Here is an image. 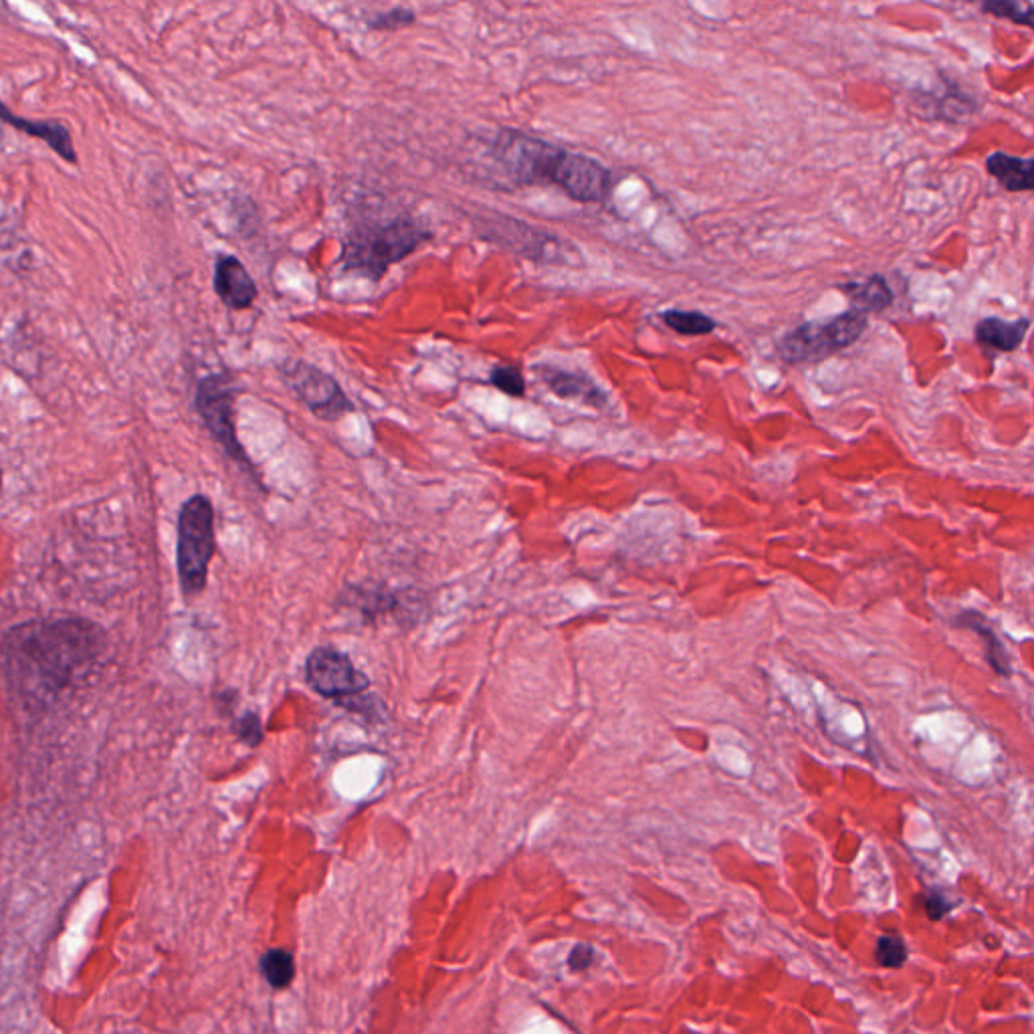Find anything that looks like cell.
<instances>
[{
  "mask_svg": "<svg viewBox=\"0 0 1034 1034\" xmlns=\"http://www.w3.org/2000/svg\"><path fill=\"white\" fill-rule=\"evenodd\" d=\"M108 646L90 618L61 617L14 625L0 641V675L27 712H45L87 671Z\"/></svg>",
  "mask_w": 1034,
  "mask_h": 1034,
  "instance_id": "1",
  "label": "cell"
},
{
  "mask_svg": "<svg viewBox=\"0 0 1034 1034\" xmlns=\"http://www.w3.org/2000/svg\"><path fill=\"white\" fill-rule=\"evenodd\" d=\"M430 237V230L411 216L360 225L346 237L342 263L346 271L380 282L394 263L413 255Z\"/></svg>",
  "mask_w": 1034,
  "mask_h": 1034,
  "instance_id": "2",
  "label": "cell"
},
{
  "mask_svg": "<svg viewBox=\"0 0 1034 1034\" xmlns=\"http://www.w3.org/2000/svg\"><path fill=\"white\" fill-rule=\"evenodd\" d=\"M215 550V508L211 499L197 494L182 503L178 513L176 570L185 596H199L206 589Z\"/></svg>",
  "mask_w": 1034,
  "mask_h": 1034,
  "instance_id": "3",
  "label": "cell"
},
{
  "mask_svg": "<svg viewBox=\"0 0 1034 1034\" xmlns=\"http://www.w3.org/2000/svg\"><path fill=\"white\" fill-rule=\"evenodd\" d=\"M869 318L848 309L827 323L808 322L780 337L776 352L786 364L815 363L857 344L867 332Z\"/></svg>",
  "mask_w": 1034,
  "mask_h": 1034,
  "instance_id": "4",
  "label": "cell"
},
{
  "mask_svg": "<svg viewBox=\"0 0 1034 1034\" xmlns=\"http://www.w3.org/2000/svg\"><path fill=\"white\" fill-rule=\"evenodd\" d=\"M235 394L237 389L229 375H209L197 387L194 404L201 415L204 427L213 435L216 443L225 449L237 465L253 475V463L247 457L235 427Z\"/></svg>",
  "mask_w": 1034,
  "mask_h": 1034,
  "instance_id": "5",
  "label": "cell"
},
{
  "mask_svg": "<svg viewBox=\"0 0 1034 1034\" xmlns=\"http://www.w3.org/2000/svg\"><path fill=\"white\" fill-rule=\"evenodd\" d=\"M544 173V182L564 190L570 199L582 204L605 202L613 189V175L605 164L591 156L558 146Z\"/></svg>",
  "mask_w": 1034,
  "mask_h": 1034,
  "instance_id": "6",
  "label": "cell"
},
{
  "mask_svg": "<svg viewBox=\"0 0 1034 1034\" xmlns=\"http://www.w3.org/2000/svg\"><path fill=\"white\" fill-rule=\"evenodd\" d=\"M306 677L316 693L336 701L356 698L370 686L368 677L354 667L352 658L332 646H320L309 655Z\"/></svg>",
  "mask_w": 1034,
  "mask_h": 1034,
  "instance_id": "7",
  "label": "cell"
},
{
  "mask_svg": "<svg viewBox=\"0 0 1034 1034\" xmlns=\"http://www.w3.org/2000/svg\"><path fill=\"white\" fill-rule=\"evenodd\" d=\"M283 377L316 417L337 420L354 408L336 378L311 364L294 363L283 370Z\"/></svg>",
  "mask_w": 1034,
  "mask_h": 1034,
  "instance_id": "8",
  "label": "cell"
},
{
  "mask_svg": "<svg viewBox=\"0 0 1034 1034\" xmlns=\"http://www.w3.org/2000/svg\"><path fill=\"white\" fill-rule=\"evenodd\" d=\"M213 287L218 299L230 309H249L255 304L257 283L237 257L221 255L215 263Z\"/></svg>",
  "mask_w": 1034,
  "mask_h": 1034,
  "instance_id": "9",
  "label": "cell"
},
{
  "mask_svg": "<svg viewBox=\"0 0 1034 1034\" xmlns=\"http://www.w3.org/2000/svg\"><path fill=\"white\" fill-rule=\"evenodd\" d=\"M0 121L13 126L14 130L21 132V134L45 142L59 158H63L69 164H78V161H80L78 150L73 146V138L69 132V126L63 121L28 120V118L13 114L11 109L7 108L4 102H0Z\"/></svg>",
  "mask_w": 1034,
  "mask_h": 1034,
  "instance_id": "10",
  "label": "cell"
},
{
  "mask_svg": "<svg viewBox=\"0 0 1034 1034\" xmlns=\"http://www.w3.org/2000/svg\"><path fill=\"white\" fill-rule=\"evenodd\" d=\"M537 370L546 387L564 401H578L592 408H605L608 404V394L586 375L570 372L556 366H542Z\"/></svg>",
  "mask_w": 1034,
  "mask_h": 1034,
  "instance_id": "11",
  "label": "cell"
},
{
  "mask_svg": "<svg viewBox=\"0 0 1034 1034\" xmlns=\"http://www.w3.org/2000/svg\"><path fill=\"white\" fill-rule=\"evenodd\" d=\"M1033 158H1019L1005 152H995L986 158L988 175L1008 192H1031L1034 189Z\"/></svg>",
  "mask_w": 1034,
  "mask_h": 1034,
  "instance_id": "12",
  "label": "cell"
},
{
  "mask_svg": "<svg viewBox=\"0 0 1034 1034\" xmlns=\"http://www.w3.org/2000/svg\"><path fill=\"white\" fill-rule=\"evenodd\" d=\"M841 294L851 299L860 313H881L893 304V292L883 275H869L863 282H848L839 285Z\"/></svg>",
  "mask_w": 1034,
  "mask_h": 1034,
  "instance_id": "13",
  "label": "cell"
},
{
  "mask_svg": "<svg viewBox=\"0 0 1034 1034\" xmlns=\"http://www.w3.org/2000/svg\"><path fill=\"white\" fill-rule=\"evenodd\" d=\"M1031 330V320L1021 318V320H1002V318H986L976 325V340L982 346L996 349V352H1014L1021 348L1022 340L1026 337Z\"/></svg>",
  "mask_w": 1034,
  "mask_h": 1034,
  "instance_id": "14",
  "label": "cell"
},
{
  "mask_svg": "<svg viewBox=\"0 0 1034 1034\" xmlns=\"http://www.w3.org/2000/svg\"><path fill=\"white\" fill-rule=\"evenodd\" d=\"M955 625L978 632L982 637V641H984V645H986L988 661H990V665L995 667L996 673H1000V675H1005V677L1010 675V661H1008L1007 649L998 641L995 631L984 622V618H982L980 615H976V613L970 610V613L960 615L958 620H955Z\"/></svg>",
  "mask_w": 1034,
  "mask_h": 1034,
  "instance_id": "15",
  "label": "cell"
},
{
  "mask_svg": "<svg viewBox=\"0 0 1034 1034\" xmlns=\"http://www.w3.org/2000/svg\"><path fill=\"white\" fill-rule=\"evenodd\" d=\"M661 320L669 330L681 334V336H708L717 328V322L713 320L712 316H708L703 311H696V309H691V311H687V309H665L661 313Z\"/></svg>",
  "mask_w": 1034,
  "mask_h": 1034,
  "instance_id": "16",
  "label": "cell"
},
{
  "mask_svg": "<svg viewBox=\"0 0 1034 1034\" xmlns=\"http://www.w3.org/2000/svg\"><path fill=\"white\" fill-rule=\"evenodd\" d=\"M259 967L263 978L269 982L271 988L283 990L287 988L294 978H296V962L294 955L282 948H273L261 955Z\"/></svg>",
  "mask_w": 1034,
  "mask_h": 1034,
  "instance_id": "17",
  "label": "cell"
},
{
  "mask_svg": "<svg viewBox=\"0 0 1034 1034\" xmlns=\"http://www.w3.org/2000/svg\"><path fill=\"white\" fill-rule=\"evenodd\" d=\"M984 13L993 14L996 19H1008L1017 25L1033 28V4H1021L1014 0H988L982 4Z\"/></svg>",
  "mask_w": 1034,
  "mask_h": 1034,
  "instance_id": "18",
  "label": "cell"
},
{
  "mask_svg": "<svg viewBox=\"0 0 1034 1034\" xmlns=\"http://www.w3.org/2000/svg\"><path fill=\"white\" fill-rule=\"evenodd\" d=\"M489 382H491L496 389L501 390L503 394H510V396H515V399H520V396H524L525 394L524 375L520 372V368L510 366V364L496 366V368L491 370Z\"/></svg>",
  "mask_w": 1034,
  "mask_h": 1034,
  "instance_id": "19",
  "label": "cell"
},
{
  "mask_svg": "<svg viewBox=\"0 0 1034 1034\" xmlns=\"http://www.w3.org/2000/svg\"><path fill=\"white\" fill-rule=\"evenodd\" d=\"M875 958L883 967H901L907 960V948L900 936L887 934L877 941Z\"/></svg>",
  "mask_w": 1034,
  "mask_h": 1034,
  "instance_id": "20",
  "label": "cell"
},
{
  "mask_svg": "<svg viewBox=\"0 0 1034 1034\" xmlns=\"http://www.w3.org/2000/svg\"><path fill=\"white\" fill-rule=\"evenodd\" d=\"M233 732H235V736L239 738V741H242L245 746H251V748H257L263 741V724H261L257 713H242L241 717L235 720Z\"/></svg>",
  "mask_w": 1034,
  "mask_h": 1034,
  "instance_id": "21",
  "label": "cell"
},
{
  "mask_svg": "<svg viewBox=\"0 0 1034 1034\" xmlns=\"http://www.w3.org/2000/svg\"><path fill=\"white\" fill-rule=\"evenodd\" d=\"M415 13L411 9H403V7H396V9H390L387 13H380L368 21V27L375 28V31H396V28L408 27L415 23Z\"/></svg>",
  "mask_w": 1034,
  "mask_h": 1034,
  "instance_id": "22",
  "label": "cell"
},
{
  "mask_svg": "<svg viewBox=\"0 0 1034 1034\" xmlns=\"http://www.w3.org/2000/svg\"><path fill=\"white\" fill-rule=\"evenodd\" d=\"M594 960V950L586 943H578L577 948L568 955V966L572 972H582L591 966Z\"/></svg>",
  "mask_w": 1034,
  "mask_h": 1034,
  "instance_id": "23",
  "label": "cell"
},
{
  "mask_svg": "<svg viewBox=\"0 0 1034 1034\" xmlns=\"http://www.w3.org/2000/svg\"><path fill=\"white\" fill-rule=\"evenodd\" d=\"M926 912L929 915V919L938 922L943 915L948 914L952 910V903L946 900L941 893H931L929 898H926Z\"/></svg>",
  "mask_w": 1034,
  "mask_h": 1034,
  "instance_id": "24",
  "label": "cell"
},
{
  "mask_svg": "<svg viewBox=\"0 0 1034 1034\" xmlns=\"http://www.w3.org/2000/svg\"><path fill=\"white\" fill-rule=\"evenodd\" d=\"M0 489H2V467H0Z\"/></svg>",
  "mask_w": 1034,
  "mask_h": 1034,
  "instance_id": "25",
  "label": "cell"
}]
</instances>
